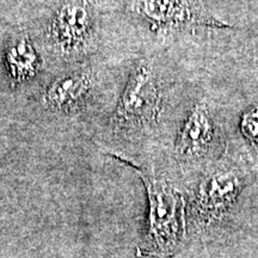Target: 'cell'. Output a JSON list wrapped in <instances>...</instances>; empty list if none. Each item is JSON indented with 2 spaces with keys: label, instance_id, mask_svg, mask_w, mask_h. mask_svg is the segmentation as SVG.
I'll return each instance as SVG.
<instances>
[{
  "label": "cell",
  "instance_id": "7a4b0ae2",
  "mask_svg": "<svg viewBox=\"0 0 258 258\" xmlns=\"http://www.w3.org/2000/svg\"><path fill=\"white\" fill-rule=\"evenodd\" d=\"M140 172V171H139ZM150 200V231L145 254H170L178 241L182 196L166 183L140 172Z\"/></svg>",
  "mask_w": 258,
  "mask_h": 258
},
{
  "label": "cell",
  "instance_id": "8992f818",
  "mask_svg": "<svg viewBox=\"0 0 258 258\" xmlns=\"http://www.w3.org/2000/svg\"><path fill=\"white\" fill-rule=\"evenodd\" d=\"M90 32V15L85 4H70L61 10L53 23V36L63 50L84 46Z\"/></svg>",
  "mask_w": 258,
  "mask_h": 258
},
{
  "label": "cell",
  "instance_id": "6da1fadb",
  "mask_svg": "<svg viewBox=\"0 0 258 258\" xmlns=\"http://www.w3.org/2000/svg\"><path fill=\"white\" fill-rule=\"evenodd\" d=\"M163 109V95L153 71L140 63L131 74L111 118L116 131L152 127Z\"/></svg>",
  "mask_w": 258,
  "mask_h": 258
},
{
  "label": "cell",
  "instance_id": "52a82bcc",
  "mask_svg": "<svg viewBox=\"0 0 258 258\" xmlns=\"http://www.w3.org/2000/svg\"><path fill=\"white\" fill-rule=\"evenodd\" d=\"M91 89V80L85 74L63 77L46 91L47 104L59 110H70L82 103Z\"/></svg>",
  "mask_w": 258,
  "mask_h": 258
},
{
  "label": "cell",
  "instance_id": "277c9868",
  "mask_svg": "<svg viewBox=\"0 0 258 258\" xmlns=\"http://www.w3.org/2000/svg\"><path fill=\"white\" fill-rule=\"evenodd\" d=\"M245 178L233 169H221L209 175L196 196L195 211L199 217L217 218L227 211L245 185Z\"/></svg>",
  "mask_w": 258,
  "mask_h": 258
},
{
  "label": "cell",
  "instance_id": "5b68a950",
  "mask_svg": "<svg viewBox=\"0 0 258 258\" xmlns=\"http://www.w3.org/2000/svg\"><path fill=\"white\" fill-rule=\"evenodd\" d=\"M214 137L215 127L207 105L199 103L180 128L176 141V153L180 159L203 157L211 148Z\"/></svg>",
  "mask_w": 258,
  "mask_h": 258
},
{
  "label": "cell",
  "instance_id": "9c48e42d",
  "mask_svg": "<svg viewBox=\"0 0 258 258\" xmlns=\"http://www.w3.org/2000/svg\"><path fill=\"white\" fill-rule=\"evenodd\" d=\"M240 131L247 141L258 148V106L244 112L240 121Z\"/></svg>",
  "mask_w": 258,
  "mask_h": 258
},
{
  "label": "cell",
  "instance_id": "ba28073f",
  "mask_svg": "<svg viewBox=\"0 0 258 258\" xmlns=\"http://www.w3.org/2000/svg\"><path fill=\"white\" fill-rule=\"evenodd\" d=\"M8 66L12 78L17 82L34 76L37 67V55L27 38H22L8 51Z\"/></svg>",
  "mask_w": 258,
  "mask_h": 258
},
{
  "label": "cell",
  "instance_id": "3957f363",
  "mask_svg": "<svg viewBox=\"0 0 258 258\" xmlns=\"http://www.w3.org/2000/svg\"><path fill=\"white\" fill-rule=\"evenodd\" d=\"M140 11L154 28L163 31L233 28L206 14L194 0H143Z\"/></svg>",
  "mask_w": 258,
  "mask_h": 258
}]
</instances>
